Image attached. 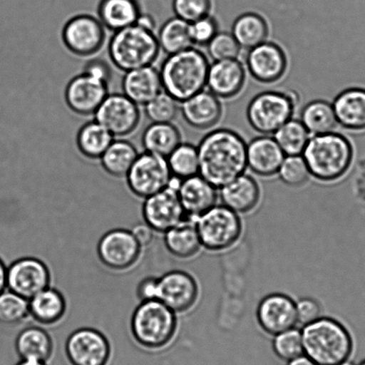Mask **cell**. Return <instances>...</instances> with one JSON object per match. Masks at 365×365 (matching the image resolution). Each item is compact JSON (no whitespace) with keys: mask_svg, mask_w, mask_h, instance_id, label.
Listing matches in <instances>:
<instances>
[{"mask_svg":"<svg viewBox=\"0 0 365 365\" xmlns=\"http://www.w3.org/2000/svg\"><path fill=\"white\" fill-rule=\"evenodd\" d=\"M160 300L141 301L130 320L134 340L143 349L158 351L165 349L175 339L178 317Z\"/></svg>","mask_w":365,"mask_h":365,"instance_id":"5b68a950","label":"cell"},{"mask_svg":"<svg viewBox=\"0 0 365 365\" xmlns=\"http://www.w3.org/2000/svg\"><path fill=\"white\" fill-rule=\"evenodd\" d=\"M143 247L130 230L115 229L101 237L98 244V256L110 270L125 272L138 263Z\"/></svg>","mask_w":365,"mask_h":365,"instance_id":"8fae6325","label":"cell"},{"mask_svg":"<svg viewBox=\"0 0 365 365\" xmlns=\"http://www.w3.org/2000/svg\"><path fill=\"white\" fill-rule=\"evenodd\" d=\"M272 350L279 360L286 363L302 356L304 347L299 329L293 328L274 336Z\"/></svg>","mask_w":365,"mask_h":365,"instance_id":"b9f144b4","label":"cell"},{"mask_svg":"<svg viewBox=\"0 0 365 365\" xmlns=\"http://www.w3.org/2000/svg\"><path fill=\"white\" fill-rule=\"evenodd\" d=\"M165 249L173 257L187 260L197 257L203 249L196 220L187 218L164 233Z\"/></svg>","mask_w":365,"mask_h":365,"instance_id":"4316f807","label":"cell"},{"mask_svg":"<svg viewBox=\"0 0 365 365\" xmlns=\"http://www.w3.org/2000/svg\"><path fill=\"white\" fill-rule=\"evenodd\" d=\"M65 350L72 365H108L112 354L108 339L93 328H81L71 333Z\"/></svg>","mask_w":365,"mask_h":365,"instance_id":"5bb4252c","label":"cell"},{"mask_svg":"<svg viewBox=\"0 0 365 365\" xmlns=\"http://www.w3.org/2000/svg\"><path fill=\"white\" fill-rule=\"evenodd\" d=\"M286 155L274 137L261 135L247 144V165L260 177L277 175Z\"/></svg>","mask_w":365,"mask_h":365,"instance_id":"603a6c76","label":"cell"},{"mask_svg":"<svg viewBox=\"0 0 365 365\" xmlns=\"http://www.w3.org/2000/svg\"><path fill=\"white\" fill-rule=\"evenodd\" d=\"M184 120L197 130H208L217 125L222 115L220 98L208 90L202 91L180 103Z\"/></svg>","mask_w":365,"mask_h":365,"instance_id":"7402d4cb","label":"cell"},{"mask_svg":"<svg viewBox=\"0 0 365 365\" xmlns=\"http://www.w3.org/2000/svg\"><path fill=\"white\" fill-rule=\"evenodd\" d=\"M196 225L202 247L211 252L232 249L243 232L240 215L222 204H216L197 218Z\"/></svg>","mask_w":365,"mask_h":365,"instance_id":"ba28073f","label":"cell"},{"mask_svg":"<svg viewBox=\"0 0 365 365\" xmlns=\"http://www.w3.org/2000/svg\"><path fill=\"white\" fill-rule=\"evenodd\" d=\"M302 155L311 177L322 182H334L349 171L354 150L346 137L331 132L311 136Z\"/></svg>","mask_w":365,"mask_h":365,"instance_id":"277c9868","label":"cell"},{"mask_svg":"<svg viewBox=\"0 0 365 365\" xmlns=\"http://www.w3.org/2000/svg\"><path fill=\"white\" fill-rule=\"evenodd\" d=\"M66 309L65 296L51 286L29 299L30 317L41 325L58 324L65 317Z\"/></svg>","mask_w":365,"mask_h":365,"instance_id":"83f0119b","label":"cell"},{"mask_svg":"<svg viewBox=\"0 0 365 365\" xmlns=\"http://www.w3.org/2000/svg\"><path fill=\"white\" fill-rule=\"evenodd\" d=\"M16 365H48V363L34 360H20L19 363H17Z\"/></svg>","mask_w":365,"mask_h":365,"instance_id":"db71d44e","label":"cell"},{"mask_svg":"<svg viewBox=\"0 0 365 365\" xmlns=\"http://www.w3.org/2000/svg\"><path fill=\"white\" fill-rule=\"evenodd\" d=\"M51 281L47 264L36 257L19 258L6 270V288L28 300L51 287Z\"/></svg>","mask_w":365,"mask_h":365,"instance_id":"9a60e30c","label":"cell"},{"mask_svg":"<svg viewBox=\"0 0 365 365\" xmlns=\"http://www.w3.org/2000/svg\"><path fill=\"white\" fill-rule=\"evenodd\" d=\"M83 72L91 74L109 83L112 78V71L108 63L101 59H92L85 66Z\"/></svg>","mask_w":365,"mask_h":365,"instance_id":"c3c4849f","label":"cell"},{"mask_svg":"<svg viewBox=\"0 0 365 365\" xmlns=\"http://www.w3.org/2000/svg\"><path fill=\"white\" fill-rule=\"evenodd\" d=\"M106 28L97 17L81 14L70 19L62 30V40L72 54L81 58L92 56L106 42Z\"/></svg>","mask_w":365,"mask_h":365,"instance_id":"30bf717a","label":"cell"},{"mask_svg":"<svg viewBox=\"0 0 365 365\" xmlns=\"http://www.w3.org/2000/svg\"><path fill=\"white\" fill-rule=\"evenodd\" d=\"M304 354L317 365H345L354 351L349 329L335 318L322 317L301 327Z\"/></svg>","mask_w":365,"mask_h":365,"instance_id":"7a4b0ae2","label":"cell"},{"mask_svg":"<svg viewBox=\"0 0 365 365\" xmlns=\"http://www.w3.org/2000/svg\"><path fill=\"white\" fill-rule=\"evenodd\" d=\"M332 106L338 125L352 132L365 130V88H346L336 96Z\"/></svg>","mask_w":365,"mask_h":365,"instance_id":"484cf974","label":"cell"},{"mask_svg":"<svg viewBox=\"0 0 365 365\" xmlns=\"http://www.w3.org/2000/svg\"><path fill=\"white\" fill-rule=\"evenodd\" d=\"M299 102V96L294 91L261 92L247 106V122L261 135H274L292 118Z\"/></svg>","mask_w":365,"mask_h":365,"instance_id":"52a82bcc","label":"cell"},{"mask_svg":"<svg viewBox=\"0 0 365 365\" xmlns=\"http://www.w3.org/2000/svg\"><path fill=\"white\" fill-rule=\"evenodd\" d=\"M257 320L262 331L274 336L297 327L296 301L284 293H271L261 299Z\"/></svg>","mask_w":365,"mask_h":365,"instance_id":"ac0fdd59","label":"cell"},{"mask_svg":"<svg viewBox=\"0 0 365 365\" xmlns=\"http://www.w3.org/2000/svg\"><path fill=\"white\" fill-rule=\"evenodd\" d=\"M200 175L217 189L245 173L247 143L230 129L208 133L197 146Z\"/></svg>","mask_w":365,"mask_h":365,"instance_id":"6da1fadb","label":"cell"},{"mask_svg":"<svg viewBox=\"0 0 365 365\" xmlns=\"http://www.w3.org/2000/svg\"><path fill=\"white\" fill-rule=\"evenodd\" d=\"M141 13L137 0H101L98 9L99 21L113 33L136 24Z\"/></svg>","mask_w":365,"mask_h":365,"instance_id":"f546056e","label":"cell"},{"mask_svg":"<svg viewBox=\"0 0 365 365\" xmlns=\"http://www.w3.org/2000/svg\"><path fill=\"white\" fill-rule=\"evenodd\" d=\"M211 8V0H173L175 16L189 24L210 15Z\"/></svg>","mask_w":365,"mask_h":365,"instance_id":"ee69618b","label":"cell"},{"mask_svg":"<svg viewBox=\"0 0 365 365\" xmlns=\"http://www.w3.org/2000/svg\"><path fill=\"white\" fill-rule=\"evenodd\" d=\"M160 51L155 31L137 24L115 31L108 44L110 60L123 72L153 65Z\"/></svg>","mask_w":365,"mask_h":365,"instance_id":"8992f818","label":"cell"},{"mask_svg":"<svg viewBox=\"0 0 365 365\" xmlns=\"http://www.w3.org/2000/svg\"><path fill=\"white\" fill-rule=\"evenodd\" d=\"M217 190L200 175L180 180L177 192L186 217L196 220L217 204Z\"/></svg>","mask_w":365,"mask_h":365,"instance_id":"44dd1931","label":"cell"},{"mask_svg":"<svg viewBox=\"0 0 365 365\" xmlns=\"http://www.w3.org/2000/svg\"><path fill=\"white\" fill-rule=\"evenodd\" d=\"M123 93L138 106H144L163 91L160 72L153 65L125 72Z\"/></svg>","mask_w":365,"mask_h":365,"instance_id":"d4e9b609","label":"cell"},{"mask_svg":"<svg viewBox=\"0 0 365 365\" xmlns=\"http://www.w3.org/2000/svg\"><path fill=\"white\" fill-rule=\"evenodd\" d=\"M180 143L182 134L173 123H151L143 135L145 151L164 158H168Z\"/></svg>","mask_w":365,"mask_h":365,"instance_id":"4dcf8cb0","label":"cell"},{"mask_svg":"<svg viewBox=\"0 0 365 365\" xmlns=\"http://www.w3.org/2000/svg\"><path fill=\"white\" fill-rule=\"evenodd\" d=\"M109 83L83 72L73 77L65 91L66 105L76 115H94L99 106L109 94Z\"/></svg>","mask_w":365,"mask_h":365,"instance_id":"e0dca14e","label":"cell"},{"mask_svg":"<svg viewBox=\"0 0 365 365\" xmlns=\"http://www.w3.org/2000/svg\"><path fill=\"white\" fill-rule=\"evenodd\" d=\"M246 68L239 58L214 61L209 66L207 90L220 99L236 97L246 83Z\"/></svg>","mask_w":365,"mask_h":365,"instance_id":"ffe728a7","label":"cell"},{"mask_svg":"<svg viewBox=\"0 0 365 365\" xmlns=\"http://www.w3.org/2000/svg\"><path fill=\"white\" fill-rule=\"evenodd\" d=\"M210 63L207 56L193 47L168 55L160 72L163 91L182 103L207 87Z\"/></svg>","mask_w":365,"mask_h":365,"instance_id":"3957f363","label":"cell"},{"mask_svg":"<svg viewBox=\"0 0 365 365\" xmlns=\"http://www.w3.org/2000/svg\"><path fill=\"white\" fill-rule=\"evenodd\" d=\"M137 24H139V26H143L144 28H147V29H150L151 31H155V22L152 17V16L148 15V14H143L141 13L140 16L139 17V19L137 21Z\"/></svg>","mask_w":365,"mask_h":365,"instance_id":"f907efd6","label":"cell"},{"mask_svg":"<svg viewBox=\"0 0 365 365\" xmlns=\"http://www.w3.org/2000/svg\"><path fill=\"white\" fill-rule=\"evenodd\" d=\"M180 102L162 91L144 106L145 115L151 123H173L180 112Z\"/></svg>","mask_w":365,"mask_h":365,"instance_id":"ab89813d","label":"cell"},{"mask_svg":"<svg viewBox=\"0 0 365 365\" xmlns=\"http://www.w3.org/2000/svg\"><path fill=\"white\" fill-rule=\"evenodd\" d=\"M95 120L108 129L115 138L130 135L140 125V106L123 93L106 96L94 113Z\"/></svg>","mask_w":365,"mask_h":365,"instance_id":"7c38bea8","label":"cell"},{"mask_svg":"<svg viewBox=\"0 0 365 365\" xmlns=\"http://www.w3.org/2000/svg\"><path fill=\"white\" fill-rule=\"evenodd\" d=\"M277 175L285 185L300 187L309 182V169L302 155H286Z\"/></svg>","mask_w":365,"mask_h":365,"instance_id":"60d3db41","label":"cell"},{"mask_svg":"<svg viewBox=\"0 0 365 365\" xmlns=\"http://www.w3.org/2000/svg\"><path fill=\"white\" fill-rule=\"evenodd\" d=\"M200 296V285L190 272L173 270L158 278V299L176 314L193 309Z\"/></svg>","mask_w":365,"mask_h":365,"instance_id":"4fadbf2b","label":"cell"},{"mask_svg":"<svg viewBox=\"0 0 365 365\" xmlns=\"http://www.w3.org/2000/svg\"><path fill=\"white\" fill-rule=\"evenodd\" d=\"M297 326L309 324L322 317V307L318 300L313 297H302L296 301Z\"/></svg>","mask_w":365,"mask_h":365,"instance_id":"bcb514c9","label":"cell"},{"mask_svg":"<svg viewBox=\"0 0 365 365\" xmlns=\"http://www.w3.org/2000/svg\"><path fill=\"white\" fill-rule=\"evenodd\" d=\"M300 120L311 136L334 132L338 125L332 103L324 99L307 103L301 112Z\"/></svg>","mask_w":365,"mask_h":365,"instance_id":"e575fe53","label":"cell"},{"mask_svg":"<svg viewBox=\"0 0 365 365\" xmlns=\"http://www.w3.org/2000/svg\"><path fill=\"white\" fill-rule=\"evenodd\" d=\"M218 31V22L210 15L190 24V34L193 45L207 46Z\"/></svg>","mask_w":365,"mask_h":365,"instance_id":"f6af8a7d","label":"cell"},{"mask_svg":"<svg viewBox=\"0 0 365 365\" xmlns=\"http://www.w3.org/2000/svg\"><path fill=\"white\" fill-rule=\"evenodd\" d=\"M136 295L141 301L158 299V278L147 277L137 287Z\"/></svg>","mask_w":365,"mask_h":365,"instance_id":"7dc6e473","label":"cell"},{"mask_svg":"<svg viewBox=\"0 0 365 365\" xmlns=\"http://www.w3.org/2000/svg\"><path fill=\"white\" fill-rule=\"evenodd\" d=\"M310 133L300 120L290 119L276 130L274 138L285 155H302Z\"/></svg>","mask_w":365,"mask_h":365,"instance_id":"8d00e7d4","label":"cell"},{"mask_svg":"<svg viewBox=\"0 0 365 365\" xmlns=\"http://www.w3.org/2000/svg\"><path fill=\"white\" fill-rule=\"evenodd\" d=\"M6 270L8 268L0 259V294L4 292L6 289Z\"/></svg>","mask_w":365,"mask_h":365,"instance_id":"816d5d0a","label":"cell"},{"mask_svg":"<svg viewBox=\"0 0 365 365\" xmlns=\"http://www.w3.org/2000/svg\"><path fill=\"white\" fill-rule=\"evenodd\" d=\"M139 154L135 146L130 141L115 139L99 160L103 169L109 175L115 178H125Z\"/></svg>","mask_w":365,"mask_h":365,"instance_id":"d6a6232c","label":"cell"},{"mask_svg":"<svg viewBox=\"0 0 365 365\" xmlns=\"http://www.w3.org/2000/svg\"><path fill=\"white\" fill-rule=\"evenodd\" d=\"M140 246L144 249L150 245L154 240L155 232L146 222L139 223L130 230Z\"/></svg>","mask_w":365,"mask_h":365,"instance_id":"681fc988","label":"cell"},{"mask_svg":"<svg viewBox=\"0 0 365 365\" xmlns=\"http://www.w3.org/2000/svg\"><path fill=\"white\" fill-rule=\"evenodd\" d=\"M232 34L241 48L250 49L267 41V21L259 14L244 13L237 16L232 27Z\"/></svg>","mask_w":365,"mask_h":365,"instance_id":"1f68e13d","label":"cell"},{"mask_svg":"<svg viewBox=\"0 0 365 365\" xmlns=\"http://www.w3.org/2000/svg\"><path fill=\"white\" fill-rule=\"evenodd\" d=\"M159 47L168 55L193 47L190 24L175 16L163 24L157 35Z\"/></svg>","mask_w":365,"mask_h":365,"instance_id":"d590c367","label":"cell"},{"mask_svg":"<svg viewBox=\"0 0 365 365\" xmlns=\"http://www.w3.org/2000/svg\"><path fill=\"white\" fill-rule=\"evenodd\" d=\"M246 66L255 80L261 83H274L285 76L288 58L281 46L267 41L250 49Z\"/></svg>","mask_w":365,"mask_h":365,"instance_id":"d6986e66","label":"cell"},{"mask_svg":"<svg viewBox=\"0 0 365 365\" xmlns=\"http://www.w3.org/2000/svg\"><path fill=\"white\" fill-rule=\"evenodd\" d=\"M115 139L108 129L94 119L81 127L76 144L83 157L98 160Z\"/></svg>","mask_w":365,"mask_h":365,"instance_id":"836d02e7","label":"cell"},{"mask_svg":"<svg viewBox=\"0 0 365 365\" xmlns=\"http://www.w3.org/2000/svg\"><path fill=\"white\" fill-rule=\"evenodd\" d=\"M125 178L130 192L144 200L168 187L173 175L166 158L144 151L138 155Z\"/></svg>","mask_w":365,"mask_h":365,"instance_id":"9c48e42d","label":"cell"},{"mask_svg":"<svg viewBox=\"0 0 365 365\" xmlns=\"http://www.w3.org/2000/svg\"><path fill=\"white\" fill-rule=\"evenodd\" d=\"M357 365H365V359L361 361V363L359 364H357Z\"/></svg>","mask_w":365,"mask_h":365,"instance_id":"11a10c76","label":"cell"},{"mask_svg":"<svg viewBox=\"0 0 365 365\" xmlns=\"http://www.w3.org/2000/svg\"><path fill=\"white\" fill-rule=\"evenodd\" d=\"M345 365H351L350 361H349V363H346Z\"/></svg>","mask_w":365,"mask_h":365,"instance_id":"9f6ffc18","label":"cell"},{"mask_svg":"<svg viewBox=\"0 0 365 365\" xmlns=\"http://www.w3.org/2000/svg\"><path fill=\"white\" fill-rule=\"evenodd\" d=\"M166 159L175 178L182 180L200 175L197 147L192 144L180 143Z\"/></svg>","mask_w":365,"mask_h":365,"instance_id":"74e56055","label":"cell"},{"mask_svg":"<svg viewBox=\"0 0 365 365\" xmlns=\"http://www.w3.org/2000/svg\"><path fill=\"white\" fill-rule=\"evenodd\" d=\"M287 365H317V364H315L314 363V361L310 359V358H308L307 356H304V354H302V356H300L299 357L295 358V359L288 361V363H287Z\"/></svg>","mask_w":365,"mask_h":365,"instance_id":"f5cc1de1","label":"cell"},{"mask_svg":"<svg viewBox=\"0 0 365 365\" xmlns=\"http://www.w3.org/2000/svg\"><path fill=\"white\" fill-rule=\"evenodd\" d=\"M177 187L170 184L165 189L144 198V222L155 232L164 234L186 218Z\"/></svg>","mask_w":365,"mask_h":365,"instance_id":"2e32d148","label":"cell"},{"mask_svg":"<svg viewBox=\"0 0 365 365\" xmlns=\"http://www.w3.org/2000/svg\"><path fill=\"white\" fill-rule=\"evenodd\" d=\"M219 190L222 204L240 215L253 212L260 203L259 184L247 173L237 176Z\"/></svg>","mask_w":365,"mask_h":365,"instance_id":"cb8c5ba5","label":"cell"},{"mask_svg":"<svg viewBox=\"0 0 365 365\" xmlns=\"http://www.w3.org/2000/svg\"><path fill=\"white\" fill-rule=\"evenodd\" d=\"M15 347L21 360L48 363L54 353L52 336L40 326H30L22 329L16 336Z\"/></svg>","mask_w":365,"mask_h":365,"instance_id":"f1b7e54d","label":"cell"},{"mask_svg":"<svg viewBox=\"0 0 365 365\" xmlns=\"http://www.w3.org/2000/svg\"><path fill=\"white\" fill-rule=\"evenodd\" d=\"M29 317V300L10 290L0 294V324L16 326Z\"/></svg>","mask_w":365,"mask_h":365,"instance_id":"f35d334b","label":"cell"},{"mask_svg":"<svg viewBox=\"0 0 365 365\" xmlns=\"http://www.w3.org/2000/svg\"><path fill=\"white\" fill-rule=\"evenodd\" d=\"M207 53L214 61L239 58L241 48L232 33L218 31L207 45Z\"/></svg>","mask_w":365,"mask_h":365,"instance_id":"7bdbcfd3","label":"cell"}]
</instances>
